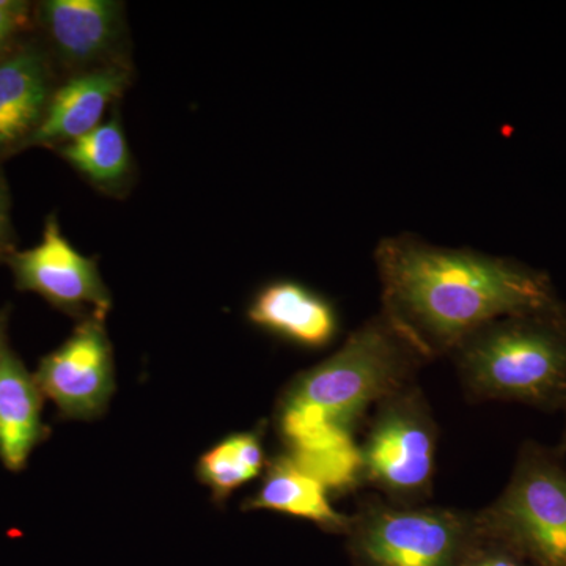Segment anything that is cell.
Listing matches in <instances>:
<instances>
[{"label":"cell","instance_id":"6da1fadb","mask_svg":"<svg viewBox=\"0 0 566 566\" xmlns=\"http://www.w3.org/2000/svg\"><path fill=\"white\" fill-rule=\"evenodd\" d=\"M375 262L381 314L427 360L449 357L468 335L502 316L554 311L542 274L474 249L400 233L379 241Z\"/></svg>","mask_w":566,"mask_h":566},{"label":"cell","instance_id":"7a4b0ae2","mask_svg":"<svg viewBox=\"0 0 566 566\" xmlns=\"http://www.w3.org/2000/svg\"><path fill=\"white\" fill-rule=\"evenodd\" d=\"M427 359L385 314L348 338L322 364L293 378L275 408L285 453L327 488L344 486L359 464L354 430L368 411L415 385Z\"/></svg>","mask_w":566,"mask_h":566},{"label":"cell","instance_id":"3957f363","mask_svg":"<svg viewBox=\"0 0 566 566\" xmlns=\"http://www.w3.org/2000/svg\"><path fill=\"white\" fill-rule=\"evenodd\" d=\"M546 314L502 316L453 349L469 397L545 403L566 395V334Z\"/></svg>","mask_w":566,"mask_h":566},{"label":"cell","instance_id":"277c9868","mask_svg":"<svg viewBox=\"0 0 566 566\" xmlns=\"http://www.w3.org/2000/svg\"><path fill=\"white\" fill-rule=\"evenodd\" d=\"M346 534L360 566H461L482 526L476 512L375 497L359 505Z\"/></svg>","mask_w":566,"mask_h":566},{"label":"cell","instance_id":"5b68a950","mask_svg":"<svg viewBox=\"0 0 566 566\" xmlns=\"http://www.w3.org/2000/svg\"><path fill=\"white\" fill-rule=\"evenodd\" d=\"M359 447L360 482L400 506L422 505L433 491L438 427L416 385L385 398L374 409Z\"/></svg>","mask_w":566,"mask_h":566},{"label":"cell","instance_id":"8992f818","mask_svg":"<svg viewBox=\"0 0 566 566\" xmlns=\"http://www.w3.org/2000/svg\"><path fill=\"white\" fill-rule=\"evenodd\" d=\"M476 513L485 534L542 566H566V472L558 465L526 458L504 494Z\"/></svg>","mask_w":566,"mask_h":566},{"label":"cell","instance_id":"52a82bcc","mask_svg":"<svg viewBox=\"0 0 566 566\" xmlns=\"http://www.w3.org/2000/svg\"><path fill=\"white\" fill-rule=\"evenodd\" d=\"M6 263L20 292L39 294L55 311L77 322L109 314L112 296L98 262L66 240L55 214L44 221L39 244L25 251L17 249Z\"/></svg>","mask_w":566,"mask_h":566},{"label":"cell","instance_id":"ba28073f","mask_svg":"<svg viewBox=\"0 0 566 566\" xmlns=\"http://www.w3.org/2000/svg\"><path fill=\"white\" fill-rule=\"evenodd\" d=\"M41 392L61 420L91 422L106 415L115 392L114 352L106 318L81 319L59 348L41 357L35 374Z\"/></svg>","mask_w":566,"mask_h":566},{"label":"cell","instance_id":"9c48e42d","mask_svg":"<svg viewBox=\"0 0 566 566\" xmlns=\"http://www.w3.org/2000/svg\"><path fill=\"white\" fill-rule=\"evenodd\" d=\"M55 65L80 71L120 62L125 39V6L115 0H43L33 7Z\"/></svg>","mask_w":566,"mask_h":566},{"label":"cell","instance_id":"30bf717a","mask_svg":"<svg viewBox=\"0 0 566 566\" xmlns=\"http://www.w3.org/2000/svg\"><path fill=\"white\" fill-rule=\"evenodd\" d=\"M57 85L54 59L39 39L25 36L0 57V161L28 148Z\"/></svg>","mask_w":566,"mask_h":566},{"label":"cell","instance_id":"8fae6325","mask_svg":"<svg viewBox=\"0 0 566 566\" xmlns=\"http://www.w3.org/2000/svg\"><path fill=\"white\" fill-rule=\"evenodd\" d=\"M11 305L0 307V461L24 471L33 450L51 436L43 420L44 395L10 344Z\"/></svg>","mask_w":566,"mask_h":566},{"label":"cell","instance_id":"7c38bea8","mask_svg":"<svg viewBox=\"0 0 566 566\" xmlns=\"http://www.w3.org/2000/svg\"><path fill=\"white\" fill-rule=\"evenodd\" d=\"M132 81V69L114 62L98 69L80 71L59 84L40 128L28 148H57L81 139L103 123L104 114Z\"/></svg>","mask_w":566,"mask_h":566},{"label":"cell","instance_id":"4fadbf2b","mask_svg":"<svg viewBox=\"0 0 566 566\" xmlns=\"http://www.w3.org/2000/svg\"><path fill=\"white\" fill-rule=\"evenodd\" d=\"M248 318L264 333L305 349L326 348L338 334L333 303L294 281L262 286L249 304Z\"/></svg>","mask_w":566,"mask_h":566},{"label":"cell","instance_id":"5bb4252c","mask_svg":"<svg viewBox=\"0 0 566 566\" xmlns=\"http://www.w3.org/2000/svg\"><path fill=\"white\" fill-rule=\"evenodd\" d=\"M243 510L301 517L334 534H346L352 526V516L331 505L327 488L285 452L268 461L262 486L244 502Z\"/></svg>","mask_w":566,"mask_h":566},{"label":"cell","instance_id":"9a60e30c","mask_svg":"<svg viewBox=\"0 0 566 566\" xmlns=\"http://www.w3.org/2000/svg\"><path fill=\"white\" fill-rule=\"evenodd\" d=\"M55 151L99 192L123 196L132 186V148L118 114L111 115L92 133L55 148Z\"/></svg>","mask_w":566,"mask_h":566},{"label":"cell","instance_id":"2e32d148","mask_svg":"<svg viewBox=\"0 0 566 566\" xmlns=\"http://www.w3.org/2000/svg\"><path fill=\"white\" fill-rule=\"evenodd\" d=\"M264 427L226 436L197 461L199 482L211 491L214 504L223 505L227 499L245 483L256 479L268 460L264 453Z\"/></svg>","mask_w":566,"mask_h":566},{"label":"cell","instance_id":"e0dca14e","mask_svg":"<svg viewBox=\"0 0 566 566\" xmlns=\"http://www.w3.org/2000/svg\"><path fill=\"white\" fill-rule=\"evenodd\" d=\"M33 7L22 0H0V57L9 54L31 31Z\"/></svg>","mask_w":566,"mask_h":566},{"label":"cell","instance_id":"ac0fdd59","mask_svg":"<svg viewBox=\"0 0 566 566\" xmlns=\"http://www.w3.org/2000/svg\"><path fill=\"white\" fill-rule=\"evenodd\" d=\"M506 549L509 546L505 543L485 534L482 528V534L469 551L468 556L464 557L461 566H520Z\"/></svg>","mask_w":566,"mask_h":566},{"label":"cell","instance_id":"d6986e66","mask_svg":"<svg viewBox=\"0 0 566 566\" xmlns=\"http://www.w3.org/2000/svg\"><path fill=\"white\" fill-rule=\"evenodd\" d=\"M14 251H17V233L11 221L10 186L0 167V263H6Z\"/></svg>","mask_w":566,"mask_h":566}]
</instances>
